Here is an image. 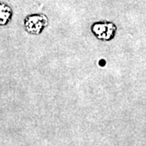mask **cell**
Segmentation results:
<instances>
[{"instance_id": "obj_1", "label": "cell", "mask_w": 146, "mask_h": 146, "mask_svg": "<svg viewBox=\"0 0 146 146\" xmlns=\"http://www.w3.org/2000/svg\"><path fill=\"white\" fill-rule=\"evenodd\" d=\"M90 30L97 39L102 42H110L115 38L117 26L112 21H96L91 25Z\"/></svg>"}, {"instance_id": "obj_2", "label": "cell", "mask_w": 146, "mask_h": 146, "mask_svg": "<svg viewBox=\"0 0 146 146\" xmlns=\"http://www.w3.org/2000/svg\"><path fill=\"white\" fill-rule=\"evenodd\" d=\"M25 30L32 35H40L49 25V19L43 13L29 14L24 20Z\"/></svg>"}, {"instance_id": "obj_3", "label": "cell", "mask_w": 146, "mask_h": 146, "mask_svg": "<svg viewBox=\"0 0 146 146\" xmlns=\"http://www.w3.org/2000/svg\"><path fill=\"white\" fill-rule=\"evenodd\" d=\"M13 11L8 4L3 2L0 3V26H6L11 20Z\"/></svg>"}]
</instances>
